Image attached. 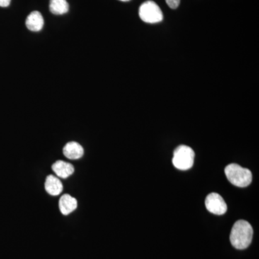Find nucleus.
I'll return each mask as SVG.
<instances>
[{
    "instance_id": "1",
    "label": "nucleus",
    "mask_w": 259,
    "mask_h": 259,
    "mask_svg": "<svg viewBox=\"0 0 259 259\" xmlns=\"http://www.w3.org/2000/svg\"><path fill=\"white\" fill-rule=\"evenodd\" d=\"M253 228L243 220L237 221L232 228L230 241L232 245L238 250L248 248L253 239Z\"/></svg>"
},
{
    "instance_id": "11",
    "label": "nucleus",
    "mask_w": 259,
    "mask_h": 259,
    "mask_svg": "<svg viewBox=\"0 0 259 259\" xmlns=\"http://www.w3.org/2000/svg\"><path fill=\"white\" fill-rule=\"evenodd\" d=\"M49 9H50L51 13L54 15L66 14L69 11V3L66 0H50Z\"/></svg>"
},
{
    "instance_id": "13",
    "label": "nucleus",
    "mask_w": 259,
    "mask_h": 259,
    "mask_svg": "<svg viewBox=\"0 0 259 259\" xmlns=\"http://www.w3.org/2000/svg\"><path fill=\"white\" fill-rule=\"evenodd\" d=\"M11 0H0V7L3 8H7L9 6Z\"/></svg>"
},
{
    "instance_id": "3",
    "label": "nucleus",
    "mask_w": 259,
    "mask_h": 259,
    "mask_svg": "<svg viewBox=\"0 0 259 259\" xmlns=\"http://www.w3.org/2000/svg\"><path fill=\"white\" fill-rule=\"evenodd\" d=\"M194 152L192 148L181 145L174 152L172 163L177 169L187 171L194 165Z\"/></svg>"
},
{
    "instance_id": "4",
    "label": "nucleus",
    "mask_w": 259,
    "mask_h": 259,
    "mask_svg": "<svg viewBox=\"0 0 259 259\" xmlns=\"http://www.w3.org/2000/svg\"><path fill=\"white\" fill-rule=\"evenodd\" d=\"M140 18L147 23H157L163 20L161 8L153 1H146L139 8Z\"/></svg>"
},
{
    "instance_id": "12",
    "label": "nucleus",
    "mask_w": 259,
    "mask_h": 259,
    "mask_svg": "<svg viewBox=\"0 0 259 259\" xmlns=\"http://www.w3.org/2000/svg\"><path fill=\"white\" fill-rule=\"evenodd\" d=\"M181 0H166V4L171 9H177L180 4Z\"/></svg>"
},
{
    "instance_id": "5",
    "label": "nucleus",
    "mask_w": 259,
    "mask_h": 259,
    "mask_svg": "<svg viewBox=\"0 0 259 259\" xmlns=\"http://www.w3.org/2000/svg\"><path fill=\"white\" fill-rule=\"evenodd\" d=\"M206 208L209 212L222 215L226 212L228 207L224 199L218 193L208 194L205 199Z\"/></svg>"
},
{
    "instance_id": "9",
    "label": "nucleus",
    "mask_w": 259,
    "mask_h": 259,
    "mask_svg": "<svg viewBox=\"0 0 259 259\" xmlns=\"http://www.w3.org/2000/svg\"><path fill=\"white\" fill-rule=\"evenodd\" d=\"M64 154L71 160H76L82 157L83 149L81 145L76 142L68 143L64 148Z\"/></svg>"
},
{
    "instance_id": "14",
    "label": "nucleus",
    "mask_w": 259,
    "mask_h": 259,
    "mask_svg": "<svg viewBox=\"0 0 259 259\" xmlns=\"http://www.w3.org/2000/svg\"><path fill=\"white\" fill-rule=\"evenodd\" d=\"M120 1H122V2H128V1H130V0H120Z\"/></svg>"
},
{
    "instance_id": "7",
    "label": "nucleus",
    "mask_w": 259,
    "mask_h": 259,
    "mask_svg": "<svg viewBox=\"0 0 259 259\" xmlns=\"http://www.w3.org/2000/svg\"><path fill=\"white\" fill-rule=\"evenodd\" d=\"M52 169L58 177L66 179L74 171V166L64 161H57L52 166Z\"/></svg>"
},
{
    "instance_id": "8",
    "label": "nucleus",
    "mask_w": 259,
    "mask_h": 259,
    "mask_svg": "<svg viewBox=\"0 0 259 259\" xmlns=\"http://www.w3.org/2000/svg\"><path fill=\"white\" fill-rule=\"evenodd\" d=\"M59 204L61 213L64 215H67L76 209L77 201L69 194H64L59 199Z\"/></svg>"
},
{
    "instance_id": "6",
    "label": "nucleus",
    "mask_w": 259,
    "mask_h": 259,
    "mask_svg": "<svg viewBox=\"0 0 259 259\" xmlns=\"http://www.w3.org/2000/svg\"><path fill=\"white\" fill-rule=\"evenodd\" d=\"M25 25L28 30L32 32L40 31L44 27V18L38 11H33L27 18Z\"/></svg>"
},
{
    "instance_id": "2",
    "label": "nucleus",
    "mask_w": 259,
    "mask_h": 259,
    "mask_svg": "<svg viewBox=\"0 0 259 259\" xmlns=\"http://www.w3.org/2000/svg\"><path fill=\"white\" fill-rule=\"evenodd\" d=\"M225 174L232 185L241 188L248 187L252 182L251 171L236 163H231L227 166L225 168Z\"/></svg>"
},
{
    "instance_id": "10",
    "label": "nucleus",
    "mask_w": 259,
    "mask_h": 259,
    "mask_svg": "<svg viewBox=\"0 0 259 259\" xmlns=\"http://www.w3.org/2000/svg\"><path fill=\"white\" fill-rule=\"evenodd\" d=\"M45 188L47 192L52 196L59 195L63 190L62 183L59 179L49 175L46 180Z\"/></svg>"
}]
</instances>
